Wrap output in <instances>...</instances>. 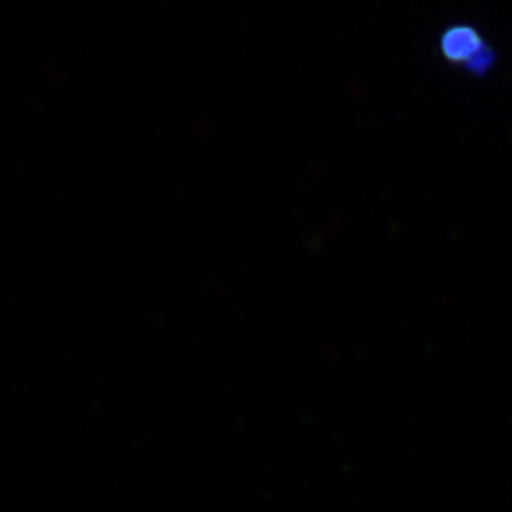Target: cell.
<instances>
[{
  "label": "cell",
  "mask_w": 512,
  "mask_h": 512,
  "mask_svg": "<svg viewBox=\"0 0 512 512\" xmlns=\"http://www.w3.org/2000/svg\"><path fill=\"white\" fill-rule=\"evenodd\" d=\"M443 54L451 63L468 65L474 72L488 70L489 49L473 27H451L441 40Z\"/></svg>",
  "instance_id": "cell-1"
}]
</instances>
